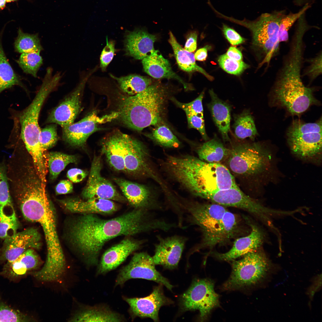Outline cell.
Instances as JSON below:
<instances>
[{
	"label": "cell",
	"instance_id": "obj_20",
	"mask_svg": "<svg viewBox=\"0 0 322 322\" xmlns=\"http://www.w3.org/2000/svg\"><path fill=\"white\" fill-rule=\"evenodd\" d=\"M188 210L194 222L202 230L203 239L208 238L220 228L227 210L225 207L216 204L198 202L193 203Z\"/></svg>",
	"mask_w": 322,
	"mask_h": 322
},
{
	"label": "cell",
	"instance_id": "obj_15",
	"mask_svg": "<svg viewBox=\"0 0 322 322\" xmlns=\"http://www.w3.org/2000/svg\"><path fill=\"white\" fill-rule=\"evenodd\" d=\"M102 163L100 156L95 155L88 180L82 192L84 200L99 198L123 202L126 200L114 185L101 174Z\"/></svg>",
	"mask_w": 322,
	"mask_h": 322
},
{
	"label": "cell",
	"instance_id": "obj_14",
	"mask_svg": "<svg viewBox=\"0 0 322 322\" xmlns=\"http://www.w3.org/2000/svg\"><path fill=\"white\" fill-rule=\"evenodd\" d=\"M118 114L117 112L100 116L93 111L79 121L62 128L63 139L72 146L83 147L91 135L102 129L100 125L117 119Z\"/></svg>",
	"mask_w": 322,
	"mask_h": 322
},
{
	"label": "cell",
	"instance_id": "obj_27",
	"mask_svg": "<svg viewBox=\"0 0 322 322\" xmlns=\"http://www.w3.org/2000/svg\"><path fill=\"white\" fill-rule=\"evenodd\" d=\"M63 208L73 213L86 214H109L117 209L112 201L107 199L94 198L82 200L76 198H68L58 200Z\"/></svg>",
	"mask_w": 322,
	"mask_h": 322
},
{
	"label": "cell",
	"instance_id": "obj_33",
	"mask_svg": "<svg viewBox=\"0 0 322 322\" xmlns=\"http://www.w3.org/2000/svg\"><path fill=\"white\" fill-rule=\"evenodd\" d=\"M196 152L202 160L210 163L225 162L230 154V149L226 147L216 136L198 147Z\"/></svg>",
	"mask_w": 322,
	"mask_h": 322
},
{
	"label": "cell",
	"instance_id": "obj_36",
	"mask_svg": "<svg viewBox=\"0 0 322 322\" xmlns=\"http://www.w3.org/2000/svg\"><path fill=\"white\" fill-rule=\"evenodd\" d=\"M111 77L117 81L122 91L128 96L135 95L142 92L152 83L150 78L136 75L119 78L111 75Z\"/></svg>",
	"mask_w": 322,
	"mask_h": 322
},
{
	"label": "cell",
	"instance_id": "obj_30",
	"mask_svg": "<svg viewBox=\"0 0 322 322\" xmlns=\"http://www.w3.org/2000/svg\"><path fill=\"white\" fill-rule=\"evenodd\" d=\"M211 100L208 106L213 120L221 134L224 142H230L228 133L230 130L231 107L219 99L212 89L209 91Z\"/></svg>",
	"mask_w": 322,
	"mask_h": 322
},
{
	"label": "cell",
	"instance_id": "obj_53",
	"mask_svg": "<svg viewBox=\"0 0 322 322\" xmlns=\"http://www.w3.org/2000/svg\"><path fill=\"white\" fill-rule=\"evenodd\" d=\"M86 171L83 170L72 168L69 170L67 173V177L73 183H76L82 181L87 176Z\"/></svg>",
	"mask_w": 322,
	"mask_h": 322
},
{
	"label": "cell",
	"instance_id": "obj_35",
	"mask_svg": "<svg viewBox=\"0 0 322 322\" xmlns=\"http://www.w3.org/2000/svg\"><path fill=\"white\" fill-rule=\"evenodd\" d=\"M233 126L234 135L239 139L249 137L254 140L258 133L253 117L248 110H244L241 113L234 116Z\"/></svg>",
	"mask_w": 322,
	"mask_h": 322
},
{
	"label": "cell",
	"instance_id": "obj_4",
	"mask_svg": "<svg viewBox=\"0 0 322 322\" xmlns=\"http://www.w3.org/2000/svg\"><path fill=\"white\" fill-rule=\"evenodd\" d=\"M304 51L292 47L283 58L273 88L275 100L293 115L304 113L318 103L312 88L306 87L301 79Z\"/></svg>",
	"mask_w": 322,
	"mask_h": 322
},
{
	"label": "cell",
	"instance_id": "obj_56",
	"mask_svg": "<svg viewBox=\"0 0 322 322\" xmlns=\"http://www.w3.org/2000/svg\"><path fill=\"white\" fill-rule=\"evenodd\" d=\"M226 54L228 57L232 59L238 61H242V54L241 52L235 47H230Z\"/></svg>",
	"mask_w": 322,
	"mask_h": 322
},
{
	"label": "cell",
	"instance_id": "obj_29",
	"mask_svg": "<svg viewBox=\"0 0 322 322\" xmlns=\"http://www.w3.org/2000/svg\"><path fill=\"white\" fill-rule=\"evenodd\" d=\"M158 53L150 54L142 60L144 72L154 78L176 80L182 84L185 90H193L189 84L174 72L168 61Z\"/></svg>",
	"mask_w": 322,
	"mask_h": 322
},
{
	"label": "cell",
	"instance_id": "obj_57",
	"mask_svg": "<svg viewBox=\"0 0 322 322\" xmlns=\"http://www.w3.org/2000/svg\"><path fill=\"white\" fill-rule=\"evenodd\" d=\"M209 48H210V47L206 46L198 49L194 54L195 60L199 61H205L207 57L208 49Z\"/></svg>",
	"mask_w": 322,
	"mask_h": 322
},
{
	"label": "cell",
	"instance_id": "obj_50",
	"mask_svg": "<svg viewBox=\"0 0 322 322\" xmlns=\"http://www.w3.org/2000/svg\"><path fill=\"white\" fill-rule=\"evenodd\" d=\"M187 118L188 126L197 130L203 139L205 141L209 140L205 131L204 116L199 115L185 113Z\"/></svg>",
	"mask_w": 322,
	"mask_h": 322
},
{
	"label": "cell",
	"instance_id": "obj_25",
	"mask_svg": "<svg viewBox=\"0 0 322 322\" xmlns=\"http://www.w3.org/2000/svg\"><path fill=\"white\" fill-rule=\"evenodd\" d=\"M250 225L251 229L250 233L237 239L228 251L224 253L213 252L209 254L219 260L231 261L258 249L263 241V234L256 226L252 224Z\"/></svg>",
	"mask_w": 322,
	"mask_h": 322
},
{
	"label": "cell",
	"instance_id": "obj_59",
	"mask_svg": "<svg viewBox=\"0 0 322 322\" xmlns=\"http://www.w3.org/2000/svg\"><path fill=\"white\" fill-rule=\"evenodd\" d=\"M6 2V0H0V10H2L5 7Z\"/></svg>",
	"mask_w": 322,
	"mask_h": 322
},
{
	"label": "cell",
	"instance_id": "obj_49",
	"mask_svg": "<svg viewBox=\"0 0 322 322\" xmlns=\"http://www.w3.org/2000/svg\"><path fill=\"white\" fill-rule=\"evenodd\" d=\"M204 95V92L202 91L196 99L188 103L180 102L174 97L171 98V100L176 105L183 110L185 113L203 116L202 100Z\"/></svg>",
	"mask_w": 322,
	"mask_h": 322
},
{
	"label": "cell",
	"instance_id": "obj_18",
	"mask_svg": "<svg viewBox=\"0 0 322 322\" xmlns=\"http://www.w3.org/2000/svg\"><path fill=\"white\" fill-rule=\"evenodd\" d=\"M162 285L155 287L151 293L146 297H123L129 306V311L132 318H149L154 321H158L159 311L161 307L172 303L165 295Z\"/></svg>",
	"mask_w": 322,
	"mask_h": 322
},
{
	"label": "cell",
	"instance_id": "obj_54",
	"mask_svg": "<svg viewBox=\"0 0 322 322\" xmlns=\"http://www.w3.org/2000/svg\"><path fill=\"white\" fill-rule=\"evenodd\" d=\"M73 190V186L71 182L68 180L61 181L55 188L57 195L65 194L72 193Z\"/></svg>",
	"mask_w": 322,
	"mask_h": 322
},
{
	"label": "cell",
	"instance_id": "obj_6",
	"mask_svg": "<svg viewBox=\"0 0 322 322\" xmlns=\"http://www.w3.org/2000/svg\"><path fill=\"white\" fill-rule=\"evenodd\" d=\"M285 14L284 10L265 13L253 21L238 20L223 15L222 18L250 30L252 36V47L260 62L258 68L266 65L267 69L273 58L279 52V27Z\"/></svg>",
	"mask_w": 322,
	"mask_h": 322
},
{
	"label": "cell",
	"instance_id": "obj_52",
	"mask_svg": "<svg viewBox=\"0 0 322 322\" xmlns=\"http://www.w3.org/2000/svg\"><path fill=\"white\" fill-rule=\"evenodd\" d=\"M222 30L225 37L232 45H238L245 41L244 39L235 30L225 24L222 25Z\"/></svg>",
	"mask_w": 322,
	"mask_h": 322
},
{
	"label": "cell",
	"instance_id": "obj_37",
	"mask_svg": "<svg viewBox=\"0 0 322 322\" xmlns=\"http://www.w3.org/2000/svg\"><path fill=\"white\" fill-rule=\"evenodd\" d=\"M19 227L13 204L0 206V238L5 240L12 237Z\"/></svg>",
	"mask_w": 322,
	"mask_h": 322
},
{
	"label": "cell",
	"instance_id": "obj_41",
	"mask_svg": "<svg viewBox=\"0 0 322 322\" xmlns=\"http://www.w3.org/2000/svg\"><path fill=\"white\" fill-rule=\"evenodd\" d=\"M15 50L22 53L32 52H41L43 48L38 34H30L24 32L19 28L18 35L14 42Z\"/></svg>",
	"mask_w": 322,
	"mask_h": 322
},
{
	"label": "cell",
	"instance_id": "obj_46",
	"mask_svg": "<svg viewBox=\"0 0 322 322\" xmlns=\"http://www.w3.org/2000/svg\"><path fill=\"white\" fill-rule=\"evenodd\" d=\"M13 204L7 172V166L0 162V206Z\"/></svg>",
	"mask_w": 322,
	"mask_h": 322
},
{
	"label": "cell",
	"instance_id": "obj_17",
	"mask_svg": "<svg viewBox=\"0 0 322 322\" xmlns=\"http://www.w3.org/2000/svg\"><path fill=\"white\" fill-rule=\"evenodd\" d=\"M41 237L38 230L30 227L4 240L0 249V262H12L30 248L40 249Z\"/></svg>",
	"mask_w": 322,
	"mask_h": 322
},
{
	"label": "cell",
	"instance_id": "obj_38",
	"mask_svg": "<svg viewBox=\"0 0 322 322\" xmlns=\"http://www.w3.org/2000/svg\"><path fill=\"white\" fill-rule=\"evenodd\" d=\"M14 85L26 88L20 77L14 72L4 52L0 38V93Z\"/></svg>",
	"mask_w": 322,
	"mask_h": 322
},
{
	"label": "cell",
	"instance_id": "obj_26",
	"mask_svg": "<svg viewBox=\"0 0 322 322\" xmlns=\"http://www.w3.org/2000/svg\"><path fill=\"white\" fill-rule=\"evenodd\" d=\"M156 36L143 29H137L127 32L124 47L126 54L135 59L142 60L148 55L158 52L155 49L154 43Z\"/></svg>",
	"mask_w": 322,
	"mask_h": 322
},
{
	"label": "cell",
	"instance_id": "obj_44",
	"mask_svg": "<svg viewBox=\"0 0 322 322\" xmlns=\"http://www.w3.org/2000/svg\"><path fill=\"white\" fill-rule=\"evenodd\" d=\"M39 141L43 150L45 151L54 146L58 139L57 124L51 123L41 129Z\"/></svg>",
	"mask_w": 322,
	"mask_h": 322
},
{
	"label": "cell",
	"instance_id": "obj_12",
	"mask_svg": "<svg viewBox=\"0 0 322 322\" xmlns=\"http://www.w3.org/2000/svg\"><path fill=\"white\" fill-rule=\"evenodd\" d=\"M214 287V282L211 279H195L181 297V310H198L200 321L207 320L211 311L219 306V296Z\"/></svg>",
	"mask_w": 322,
	"mask_h": 322
},
{
	"label": "cell",
	"instance_id": "obj_28",
	"mask_svg": "<svg viewBox=\"0 0 322 322\" xmlns=\"http://www.w3.org/2000/svg\"><path fill=\"white\" fill-rule=\"evenodd\" d=\"M41 264L35 250L30 248L14 261L6 262L0 275L11 281H16L29 272L38 269Z\"/></svg>",
	"mask_w": 322,
	"mask_h": 322
},
{
	"label": "cell",
	"instance_id": "obj_42",
	"mask_svg": "<svg viewBox=\"0 0 322 322\" xmlns=\"http://www.w3.org/2000/svg\"><path fill=\"white\" fill-rule=\"evenodd\" d=\"M40 52H32L21 53L16 62L25 73L37 78L38 72L43 63Z\"/></svg>",
	"mask_w": 322,
	"mask_h": 322
},
{
	"label": "cell",
	"instance_id": "obj_21",
	"mask_svg": "<svg viewBox=\"0 0 322 322\" xmlns=\"http://www.w3.org/2000/svg\"><path fill=\"white\" fill-rule=\"evenodd\" d=\"M129 203L136 209L146 210L157 205L155 193L147 185L122 178L113 179Z\"/></svg>",
	"mask_w": 322,
	"mask_h": 322
},
{
	"label": "cell",
	"instance_id": "obj_8",
	"mask_svg": "<svg viewBox=\"0 0 322 322\" xmlns=\"http://www.w3.org/2000/svg\"><path fill=\"white\" fill-rule=\"evenodd\" d=\"M229 149L225 165L235 178L248 184L264 169L266 157L262 145L258 143L239 142Z\"/></svg>",
	"mask_w": 322,
	"mask_h": 322
},
{
	"label": "cell",
	"instance_id": "obj_13",
	"mask_svg": "<svg viewBox=\"0 0 322 322\" xmlns=\"http://www.w3.org/2000/svg\"><path fill=\"white\" fill-rule=\"evenodd\" d=\"M155 265L152 257L147 253L134 254L129 263L120 270L115 286H122L131 279L141 278L159 283L171 291L173 286L157 270Z\"/></svg>",
	"mask_w": 322,
	"mask_h": 322
},
{
	"label": "cell",
	"instance_id": "obj_11",
	"mask_svg": "<svg viewBox=\"0 0 322 322\" xmlns=\"http://www.w3.org/2000/svg\"><path fill=\"white\" fill-rule=\"evenodd\" d=\"M287 140L293 153L302 158L315 157L322 149V119L313 123L294 120L287 132Z\"/></svg>",
	"mask_w": 322,
	"mask_h": 322
},
{
	"label": "cell",
	"instance_id": "obj_51",
	"mask_svg": "<svg viewBox=\"0 0 322 322\" xmlns=\"http://www.w3.org/2000/svg\"><path fill=\"white\" fill-rule=\"evenodd\" d=\"M106 45L103 49L100 56V67L102 71H104L112 61L115 51L114 41H108L106 38Z\"/></svg>",
	"mask_w": 322,
	"mask_h": 322
},
{
	"label": "cell",
	"instance_id": "obj_40",
	"mask_svg": "<svg viewBox=\"0 0 322 322\" xmlns=\"http://www.w3.org/2000/svg\"><path fill=\"white\" fill-rule=\"evenodd\" d=\"M48 168L50 179L55 180L66 166L70 163H76L78 159L74 155L58 152H49L47 155Z\"/></svg>",
	"mask_w": 322,
	"mask_h": 322
},
{
	"label": "cell",
	"instance_id": "obj_34",
	"mask_svg": "<svg viewBox=\"0 0 322 322\" xmlns=\"http://www.w3.org/2000/svg\"><path fill=\"white\" fill-rule=\"evenodd\" d=\"M168 41L172 47L177 65L181 69L187 72H199L210 80H213V77L196 63L194 54L183 48L171 31L169 32Z\"/></svg>",
	"mask_w": 322,
	"mask_h": 322
},
{
	"label": "cell",
	"instance_id": "obj_9",
	"mask_svg": "<svg viewBox=\"0 0 322 322\" xmlns=\"http://www.w3.org/2000/svg\"><path fill=\"white\" fill-rule=\"evenodd\" d=\"M241 259L233 261L232 271L222 289L231 291L254 286L265 277L270 264L264 253L258 249L249 252Z\"/></svg>",
	"mask_w": 322,
	"mask_h": 322
},
{
	"label": "cell",
	"instance_id": "obj_39",
	"mask_svg": "<svg viewBox=\"0 0 322 322\" xmlns=\"http://www.w3.org/2000/svg\"><path fill=\"white\" fill-rule=\"evenodd\" d=\"M144 135L155 143L165 148H177L181 145V143L177 137L164 125L159 124L151 132Z\"/></svg>",
	"mask_w": 322,
	"mask_h": 322
},
{
	"label": "cell",
	"instance_id": "obj_60",
	"mask_svg": "<svg viewBox=\"0 0 322 322\" xmlns=\"http://www.w3.org/2000/svg\"><path fill=\"white\" fill-rule=\"evenodd\" d=\"M7 2H13L15 1H16L17 0H6Z\"/></svg>",
	"mask_w": 322,
	"mask_h": 322
},
{
	"label": "cell",
	"instance_id": "obj_24",
	"mask_svg": "<svg viewBox=\"0 0 322 322\" xmlns=\"http://www.w3.org/2000/svg\"><path fill=\"white\" fill-rule=\"evenodd\" d=\"M142 244L141 241L127 238L107 250L101 257L97 274H104L117 268Z\"/></svg>",
	"mask_w": 322,
	"mask_h": 322
},
{
	"label": "cell",
	"instance_id": "obj_48",
	"mask_svg": "<svg viewBox=\"0 0 322 322\" xmlns=\"http://www.w3.org/2000/svg\"><path fill=\"white\" fill-rule=\"evenodd\" d=\"M322 51L320 50L314 57L307 59L309 65L304 70L302 76H307L310 82H312L322 74Z\"/></svg>",
	"mask_w": 322,
	"mask_h": 322
},
{
	"label": "cell",
	"instance_id": "obj_47",
	"mask_svg": "<svg viewBox=\"0 0 322 322\" xmlns=\"http://www.w3.org/2000/svg\"><path fill=\"white\" fill-rule=\"evenodd\" d=\"M32 319L20 311L0 302V322H28Z\"/></svg>",
	"mask_w": 322,
	"mask_h": 322
},
{
	"label": "cell",
	"instance_id": "obj_10",
	"mask_svg": "<svg viewBox=\"0 0 322 322\" xmlns=\"http://www.w3.org/2000/svg\"><path fill=\"white\" fill-rule=\"evenodd\" d=\"M124 160L125 173L135 177L151 179L166 196L172 194L173 191L156 169L145 145L126 134Z\"/></svg>",
	"mask_w": 322,
	"mask_h": 322
},
{
	"label": "cell",
	"instance_id": "obj_58",
	"mask_svg": "<svg viewBox=\"0 0 322 322\" xmlns=\"http://www.w3.org/2000/svg\"><path fill=\"white\" fill-rule=\"evenodd\" d=\"M310 0H294V3L298 6H301L308 3Z\"/></svg>",
	"mask_w": 322,
	"mask_h": 322
},
{
	"label": "cell",
	"instance_id": "obj_2",
	"mask_svg": "<svg viewBox=\"0 0 322 322\" xmlns=\"http://www.w3.org/2000/svg\"><path fill=\"white\" fill-rule=\"evenodd\" d=\"M45 188L40 179L30 178L18 185L13 197L24 218L42 227L47 251L42 269L47 273H56L65 269L66 262L57 233L55 209Z\"/></svg>",
	"mask_w": 322,
	"mask_h": 322
},
{
	"label": "cell",
	"instance_id": "obj_22",
	"mask_svg": "<svg viewBox=\"0 0 322 322\" xmlns=\"http://www.w3.org/2000/svg\"><path fill=\"white\" fill-rule=\"evenodd\" d=\"M159 239L152 257L155 264L170 269L176 268L181 258L186 239L177 236Z\"/></svg>",
	"mask_w": 322,
	"mask_h": 322
},
{
	"label": "cell",
	"instance_id": "obj_7",
	"mask_svg": "<svg viewBox=\"0 0 322 322\" xmlns=\"http://www.w3.org/2000/svg\"><path fill=\"white\" fill-rule=\"evenodd\" d=\"M46 72L42 83L31 103L18 114L21 137L27 150L32 152L41 149L39 141L41 128L38 119L42 106L49 95L57 88L61 79L58 74Z\"/></svg>",
	"mask_w": 322,
	"mask_h": 322
},
{
	"label": "cell",
	"instance_id": "obj_16",
	"mask_svg": "<svg viewBox=\"0 0 322 322\" xmlns=\"http://www.w3.org/2000/svg\"><path fill=\"white\" fill-rule=\"evenodd\" d=\"M88 76L82 79L73 90L51 111L47 119L48 123L57 124L63 128L74 123L82 110V98Z\"/></svg>",
	"mask_w": 322,
	"mask_h": 322
},
{
	"label": "cell",
	"instance_id": "obj_23",
	"mask_svg": "<svg viewBox=\"0 0 322 322\" xmlns=\"http://www.w3.org/2000/svg\"><path fill=\"white\" fill-rule=\"evenodd\" d=\"M125 135L119 130L115 129L100 141L101 152L110 166L116 171L124 173Z\"/></svg>",
	"mask_w": 322,
	"mask_h": 322
},
{
	"label": "cell",
	"instance_id": "obj_19",
	"mask_svg": "<svg viewBox=\"0 0 322 322\" xmlns=\"http://www.w3.org/2000/svg\"><path fill=\"white\" fill-rule=\"evenodd\" d=\"M204 199L224 207L244 210L262 217L264 209L262 205L244 193L239 187L221 190L205 195Z\"/></svg>",
	"mask_w": 322,
	"mask_h": 322
},
{
	"label": "cell",
	"instance_id": "obj_5",
	"mask_svg": "<svg viewBox=\"0 0 322 322\" xmlns=\"http://www.w3.org/2000/svg\"><path fill=\"white\" fill-rule=\"evenodd\" d=\"M167 91L164 86L157 82L136 95L123 96L119 105L117 119L137 131L160 124Z\"/></svg>",
	"mask_w": 322,
	"mask_h": 322
},
{
	"label": "cell",
	"instance_id": "obj_32",
	"mask_svg": "<svg viewBox=\"0 0 322 322\" xmlns=\"http://www.w3.org/2000/svg\"><path fill=\"white\" fill-rule=\"evenodd\" d=\"M73 322H121L124 318L104 305H96L83 309L70 319Z\"/></svg>",
	"mask_w": 322,
	"mask_h": 322
},
{
	"label": "cell",
	"instance_id": "obj_45",
	"mask_svg": "<svg viewBox=\"0 0 322 322\" xmlns=\"http://www.w3.org/2000/svg\"><path fill=\"white\" fill-rule=\"evenodd\" d=\"M218 61L220 67L228 73L238 75L241 74L249 66L242 61L232 59L226 54L221 55Z\"/></svg>",
	"mask_w": 322,
	"mask_h": 322
},
{
	"label": "cell",
	"instance_id": "obj_31",
	"mask_svg": "<svg viewBox=\"0 0 322 322\" xmlns=\"http://www.w3.org/2000/svg\"><path fill=\"white\" fill-rule=\"evenodd\" d=\"M238 219L236 215L227 210L220 228L202 245V248H213L217 245L227 243L236 235L238 230Z\"/></svg>",
	"mask_w": 322,
	"mask_h": 322
},
{
	"label": "cell",
	"instance_id": "obj_55",
	"mask_svg": "<svg viewBox=\"0 0 322 322\" xmlns=\"http://www.w3.org/2000/svg\"><path fill=\"white\" fill-rule=\"evenodd\" d=\"M197 36V32L195 31H191L188 34L184 48L185 50L191 52L196 50Z\"/></svg>",
	"mask_w": 322,
	"mask_h": 322
},
{
	"label": "cell",
	"instance_id": "obj_1",
	"mask_svg": "<svg viewBox=\"0 0 322 322\" xmlns=\"http://www.w3.org/2000/svg\"><path fill=\"white\" fill-rule=\"evenodd\" d=\"M157 219L149 217L145 210L136 209L118 217L104 219L95 214H86L72 222L68 235L71 244L90 265L97 264L99 253L107 241L120 236H130L159 229Z\"/></svg>",
	"mask_w": 322,
	"mask_h": 322
},
{
	"label": "cell",
	"instance_id": "obj_3",
	"mask_svg": "<svg viewBox=\"0 0 322 322\" xmlns=\"http://www.w3.org/2000/svg\"><path fill=\"white\" fill-rule=\"evenodd\" d=\"M164 171L194 196L238 187L228 168L220 163H210L191 155H167L162 162Z\"/></svg>",
	"mask_w": 322,
	"mask_h": 322
},
{
	"label": "cell",
	"instance_id": "obj_43",
	"mask_svg": "<svg viewBox=\"0 0 322 322\" xmlns=\"http://www.w3.org/2000/svg\"><path fill=\"white\" fill-rule=\"evenodd\" d=\"M310 7L308 3L305 4L298 12L295 13H290L285 15L282 18L279 26V41L281 42H287L289 39V31L295 22Z\"/></svg>",
	"mask_w": 322,
	"mask_h": 322
}]
</instances>
